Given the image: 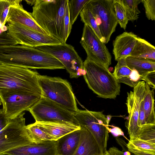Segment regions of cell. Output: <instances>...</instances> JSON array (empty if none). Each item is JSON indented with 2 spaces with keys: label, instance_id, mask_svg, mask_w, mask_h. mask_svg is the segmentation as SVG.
I'll return each instance as SVG.
<instances>
[{
  "label": "cell",
  "instance_id": "cell-31",
  "mask_svg": "<svg viewBox=\"0 0 155 155\" xmlns=\"http://www.w3.org/2000/svg\"><path fill=\"white\" fill-rule=\"evenodd\" d=\"M20 0H0V23L2 27L4 26L5 20L11 5L21 3Z\"/></svg>",
  "mask_w": 155,
  "mask_h": 155
},
{
  "label": "cell",
  "instance_id": "cell-42",
  "mask_svg": "<svg viewBox=\"0 0 155 155\" xmlns=\"http://www.w3.org/2000/svg\"><path fill=\"white\" fill-rule=\"evenodd\" d=\"M2 104V101H1V100L0 98V105H1Z\"/></svg>",
  "mask_w": 155,
  "mask_h": 155
},
{
  "label": "cell",
  "instance_id": "cell-20",
  "mask_svg": "<svg viewBox=\"0 0 155 155\" xmlns=\"http://www.w3.org/2000/svg\"><path fill=\"white\" fill-rule=\"evenodd\" d=\"M81 128L79 143L73 155H102L99 147L93 135L87 129Z\"/></svg>",
  "mask_w": 155,
  "mask_h": 155
},
{
  "label": "cell",
  "instance_id": "cell-37",
  "mask_svg": "<svg viewBox=\"0 0 155 155\" xmlns=\"http://www.w3.org/2000/svg\"><path fill=\"white\" fill-rule=\"evenodd\" d=\"M109 132L111 133L114 136L117 137L120 135H122L124 136L123 132L119 128L117 127H114L113 129L108 128Z\"/></svg>",
  "mask_w": 155,
  "mask_h": 155
},
{
  "label": "cell",
  "instance_id": "cell-33",
  "mask_svg": "<svg viewBox=\"0 0 155 155\" xmlns=\"http://www.w3.org/2000/svg\"><path fill=\"white\" fill-rule=\"evenodd\" d=\"M2 30H0V46L19 44V41L7 31L2 32Z\"/></svg>",
  "mask_w": 155,
  "mask_h": 155
},
{
  "label": "cell",
  "instance_id": "cell-17",
  "mask_svg": "<svg viewBox=\"0 0 155 155\" xmlns=\"http://www.w3.org/2000/svg\"><path fill=\"white\" fill-rule=\"evenodd\" d=\"M35 123L52 140L56 141L64 135L81 128L79 125L67 122H35Z\"/></svg>",
  "mask_w": 155,
  "mask_h": 155
},
{
  "label": "cell",
  "instance_id": "cell-9",
  "mask_svg": "<svg viewBox=\"0 0 155 155\" xmlns=\"http://www.w3.org/2000/svg\"><path fill=\"white\" fill-rule=\"evenodd\" d=\"M29 111L35 122H67L80 126L73 112L42 96Z\"/></svg>",
  "mask_w": 155,
  "mask_h": 155
},
{
  "label": "cell",
  "instance_id": "cell-8",
  "mask_svg": "<svg viewBox=\"0 0 155 155\" xmlns=\"http://www.w3.org/2000/svg\"><path fill=\"white\" fill-rule=\"evenodd\" d=\"M35 48L59 60L69 73L71 78H77L84 74V62L72 45L62 43L44 45Z\"/></svg>",
  "mask_w": 155,
  "mask_h": 155
},
{
  "label": "cell",
  "instance_id": "cell-22",
  "mask_svg": "<svg viewBox=\"0 0 155 155\" xmlns=\"http://www.w3.org/2000/svg\"><path fill=\"white\" fill-rule=\"evenodd\" d=\"M127 147V150L134 155H155V143L138 138L130 140Z\"/></svg>",
  "mask_w": 155,
  "mask_h": 155
},
{
  "label": "cell",
  "instance_id": "cell-36",
  "mask_svg": "<svg viewBox=\"0 0 155 155\" xmlns=\"http://www.w3.org/2000/svg\"><path fill=\"white\" fill-rule=\"evenodd\" d=\"M10 120L6 117L3 109H0V131L7 125Z\"/></svg>",
  "mask_w": 155,
  "mask_h": 155
},
{
  "label": "cell",
  "instance_id": "cell-3",
  "mask_svg": "<svg viewBox=\"0 0 155 155\" xmlns=\"http://www.w3.org/2000/svg\"><path fill=\"white\" fill-rule=\"evenodd\" d=\"M84 67L85 82L98 97L114 99L119 95L120 84L108 68L87 59L84 62Z\"/></svg>",
  "mask_w": 155,
  "mask_h": 155
},
{
  "label": "cell",
  "instance_id": "cell-34",
  "mask_svg": "<svg viewBox=\"0 0 155 155\" xmlns=\"http://www.w3.org/2000/svg\"><path fill=\"white\" fill-rule=\"evenodd\" d=\"M143 80L149 86L154 89L155 88V71L146 73L141 76Z\"/></svg>",
  "mask_w": 155,
  "mask_h": 155
},
{
  "label": "cell",
  "instance_id": "cell-24",
  "mask_svg": "<svg viewBox=\"0 0 155 155\" xmlns=\"http://www.w3.org/2000/svg\"><path fill=\"white\" fill-rule=\"evenodd\" d=\"M145 90L143 102L146 124H155L154 91L145 83Z\"/></svg>",
  "mask_w": 155,
  "mask_h": 155
},
{
  "label": "cell",
  "instance_id": "cell-25",
  "mask_svg": "<svg viewBox=\"0 0 155 155\" xmlns=\"http://www.w3.org/2000/svg\"><path fill=\"white\" fill-rule=\"evenodd\" d=\"M124 8L129 21L137 20L140 13L138 5L142 0H116Z\"/></svg>",
  "mask_w": 155,
  "mask_h": 155
},
{
  "label": "cell",
  "instance_id": "cell-40",
  "mask_svg": "<svg viewBox=\"0 0 155 155\" xmlns=\"http://www.w3.org/2000/svg\"><path fill=\"white\" fill-rule=\"evenodd\" d=\"M104 155H110L107 150V151L106 152V153Z\"/></svg>",
  "mask_w": 155,
  "mask_h": 155
},
{
  "label": "cell",
  "instance_id": "cell-21",
  "mask_svg": "<svg viewBox=\"0 0 155 155\" xmlns=\"http://www.w3.org/2000/svg\"><path fill=\"white\" fill-rule=\"evenodd\" d=\"M130 56L155 61V48L144 39L138 36Z\"/></svg>",
  "mask_w": 155,
  "mask_h": 155
},
{
  "label": "cell",
  "instance_id": "cell-14",
  "mask_svg": "<svg viewBox=\"0 0 155 155\" xmlns=\"http://www.w3.org/2000/svg\"><path fill=\"white\" fill-rule=\"evenodd\" d=\"M19 24L40 33L49 35L37 23L30 13L24 10L21 3L11 5L5 20V23Z\"/></svg>",
  "mask_w": 155,
  "mask_h": 155
},
{
  "label": "cell",
  "instance_id": "cell-39",
  "mask_svg": "<svg viewBox=\"0 0 155 155\" xmlns=\"http://www.w3.org/2000/svg\"><path fill=\"white\" fill-rule=\"evenodd\" d=\"M36 0H25V1L27 3L31 5H34L35 3Z\"/></svg>",
  "mask_w": 155,
  "mask_h": 155
},
{
  "label": "cell",
  "instance_id": "cell-27",
  "mask_svg": "<svg viewBox=\"0 0 155 155\" xmlns=\"http://www.w3.org/2000/svg\"><path fill=\"white\" fill-rule=\"evenodd\" d=\"M91 0H68L70 19L72 25L84 7Z\"/></svg>",
  "mask_w": 155,
  "mask_h": 155
},
{
  "label": "cell",
  "instance_id": "cell-4",
  "mask_svg": "<svg viewBox=\"0 0 155 155\" xmlns=\"http://www.w3.org/2000/svg\"><path fill=\"white\" fill-rule=\"evenodd\" d=\"M38 81L42 96L73 112L79 110L72 87L67 80L39 74Z\"/></svg>",
  "mask_w": 155,
  "mask_h": 155
},
{
  "label": "cell",
  "instance_id": "cell-23",
  "mask_svg": "<svg viewBox=\"0 0 155 155\" xmlns=\"http://www.w3.org/2000/svg\"><path fill=\"white\" fill-rule=\"evenodd\" d=\"M126 61L128 67L137 71L141 76L155 71V60L130 56L126 58Z\"/></svg>",
  "mask_w": 155,
  "mask_h": 155
},
{
  "label": "cell",
  "instance_id": "cell-32",
  "mask_svg": "<svg viewBox=\"0 0 155 155\" xmlns=\"http://www.w3.org/2000/svg\"><path fill=\"white\" fill-rule=\"evenodd\" d=\"M146 16L149 20H155V0H142Z\"/></svg>",
  "mask_w": 155,
  "mask_h": 155
},
{
  "label": "cell",
  "instance_id": "cell-26",
  "mask_svg": "<svg viewBox=\"0 0 155 155\" xmlns=\"http://www.w3.org/2000/svg\"><path fill=\"white\" fill-rule=\"evenodd\" d=\"M81 21L90 27L103 43L102 36L95 19L91 12L86 5L80 13Z\"/></svg>",
  "mask_w": 155,
  "mask_h": 155
},
{
  "label": "cell",
  "instance_id": "cell-19",
  "mask_svg": "<svg viewBox=\"0 0 155 155\" xmlns=\"http://www.w3.org/2000/svg\"><path fill=\"white\" fill-rule=\"evenodd\" d=\"M81 131V127L56 141L57 155H73L79 144Z\"/></svg>",
  "mask_w": 155,
  "mask_h": 155
},
{
  "label": "cell",
  "instance_id": "cell-2",
  "mask_svg": "<svg viewBox=\"0 0 155 155\" xmlns=\"http://www.w3.org/2000/svg\"><path fill=\"white\" fill-rule=\"evenodd\" d=\"M39 74L20 66L0 63V91H15L42 96Z\"/></svg>",
  "mask_w": 155,
  "mask_h": 155
},
{
  "label": "cell",
  "instance_id": "cell-12",
  "mask_svg": "<svg viewBox=\"0 0 155 155\" xmlns=\"http://www.w3.org/2000/svg\"><path fill=\"white\" fill-rule=\"evenodd\" d=\"M6 27L7 32L18 41L20 45L36 48L62 43L50 35L40 33L19 24L7 23Z\"/></svg>",
  "mask_w": 155,
  "mask_h": 155
},
{
  "label": "cell",
  "instance_id": "cell-28",
  "mask_svg": "<svg viewBox=\"0 0 155 155\" xmlns=\"http://www.w3.org/2000/svg\"><path fill=\"white\" fill-rule=\"evenodd\" d=\"M26 128L30 137L34 143L52 140L35 123L26 125Z\"/></svg>",
  "mask_w": 155,
  "mask_h": 155
},
{
  "label": "cell",
  "instance_id": "cell-10",
  "mask_svg": "<svg viewBox=\"0 0 155 155\" xmlns=\"http://www.w3.org/2000/svg\"><path fill=\"white\" fill-rule=\"evenodd\" d=\"M42 96L15 91H0V98L6 117L11 119L28 111Z\"/></svg>",
  "mask_w": 155,
  "mask_h": 155
},
{
  "label": "cell",
  "instance_id": "cell-11",
  "mask_svg": "<svg viewBox=\"0 0 155 155\" xmlns=\"http://www.w3.org/2000/svg\"><path fill=\"white\" fill-rule=\"evenodd\" d=\"M87 54L86 59L108 69L112 57L105 44L102 42L91 28L84 24L80 41Z\"/></svg>",
  "mask_w": 155,
  "mask_h": 155
},
{
  "label": "cell",
  "instance_id": "cell-30",
  "mask_svg": "<svg viewBox=\"0 0 155 155\" xmlns=\"http://www.w3.org/2000/svg\"><path fill=\"white\" fill-rule=\"evenodd\" d=\"M116 16L120 27L125 30L129 21L125 11L123 7L116 0H114Z\"/></svg>",
  "mask_w": 155,
  "mask_h": 155
},
{
  "label": "cell",
  "instance_id": "cell-41",
  "mask_svg": "<svg viewBox=\"0 0 155 155\" xmlns=\"http://www.w3.org/2000/svg\"><path fill=\"white\" fill-rule=\"evenodd\" d=\"M143 155H155L152 154H144Z\"/></svg>",
  "mask_w": 155,
  "mask_h": 155
},
{
  "label": "cell",
  "instance_id": "cell-5",
  "mask_svg": "<svg viewBox=\"0 0 155 155\" xmlns=\"http://www.w3.org/2000/svg\"><path fill=\"white\" fill-rule=\"evenodd\" d=\"M73 113L80 126L87 129L93 135L102 155H104L107 151L109 124L103 112L79 110Z\"/></svg>",
  "mask_w": 155,
  "mask_h": 155
},
{
  "label": "cell",
  "instance_id": "cell-15",
  "mask_svg": "<svg viewBox=\"0 0 155 155\" xmlns=\"http://www.w3.org/2000/svg\"><path fill=\"white\" fill-rule=\"evenodd\" d=\"M7 155H57L56 142L47 140L23 146L5 152Z\"/></svg>",
  "mask_w": 155,
  "mask_h": 155
},
{
  "label": "cell",
  "instance_id": "cell-7",
  "mask_svg": "<svg viewBox=\"0 0 155 155\" xmlns=\"http://www.w3.org/2000/svg\"><path fill=\"white\" fill-rule=\"evenodd\" d=\"M86 5L95 19L103 43H107L118 24L114 0H91Z\"/></svg>",
  "mask_w": 155,
  "mask_h": 155
},
{
  "label": "cell",
  "instance_id": "cell-35",
  "mask_svg": "<svg viewBox=\"0 0 155 155\" xmlns=\"http://www.w3.org/2000/svg\"><path fill=\"white\" fill-rule=\"evenodd\" d=\"M143 98L140 101L139 112L138 125L140 127L146 124L143 107Z\"/></svg>",
  "mask_w": 155,
  "mask_h": 155
},
{
  "label": "cell",
  "instance_id": "cell-16",
  "mask_svg": "<svg viewBox=\"0 0 155 155\" xmlns=\"http://www.w3.org/2000/svg\"><path fill=\"white\" fill-rule=\"evenodd\" d=\"M138 37L132 32H124L116 37L113 44V53L116 61L130 56Z\"/></svg>",
  "mask_w": 155,
  "mask_h": 155
},
{
  "label": "cell",
  "instance_id": "cell-6",
  "mask_svg": "<svg viewBox=\"0 0 155 155\" xmlns=\"http://www.w3.org/2000/svg\"><path fill=\"white\" fill-rule=\"evenodd\" d=\"M25 113L11 119L0 131V155L6 152L34 143L26 130Z\"/></svg>",
  "mask_w": 155,
  "mask_h": 155
},
{
  "label": "cell",
  "instance_id": "cell-29",
  "mask_svg": "<svg viewBox=\"0 0 155 155\" xmlns=\"http://www.w3.org/2000/svg\"><path fill=\"white\" fill-rule=\"evenodd\" d=\"M137 138L155 143V124H146L142 127Z\"/></svg>",
  "mask_w": 155,
  "mask_h": 155
},
{
  "label": "cell",
  "instance_id": "cell-13",
  "mask_svg": "<svg viewBox=\"0 0 155 155\" xmlns=\"http://www.w3.org/2000/svg\"><path fill=\"white\" fill-rule=\"evenodd\" d=\"M145 84L144 81H140L134 87L133 91L127 92L126 104L129 116L125 122V126L130 140L137 137L141 130V127L138 125L139 112L140 101L145 94Z\"/></svg>",
  "mask_w": 155,
  "mask_h": 155
},
{
  "label": "cell",
  "instance_id": "cell-18",
  "mask_svg": "<svg viewBox=\"0 0 155 155\" xmlns=\"http://www.w3.org/2000/svg\"><path fill=\"white\" fill-rule=\"evenodd\" d=\"M112 73L117 81L134 87L143 78L137 71L132 70L127 65L126 58L118 59Z\"/></svg>",
  "mask_w": 155,
  "mask_h": 155
},
{
  "label": "cell",
  "instance_id": "cell-1",
  "mask_svg": "<svg viewBox=\"0 0 155 155\" xmlns=\"http://www.w3.org/2000/svg\"><path fill=\"white\" fill-rule=\"evenodd\" d=\"M30 13L37 23L49 35L62 43L64 21L69 11L68 0H36Z\"/></svg>",
  "mask_w": 155,
  "mask_h": 155
},
{
  "label": "cell",
  "instance_id": "cell-38",
  "mask_svg": "<svg viewBox=\"0 0 155 155\" xmlns=\"http://www.w3.org/2000/svg\"><path fill=\"white\" fill-rule=\"evenodd\" d=\"M110 155H124L123 152L115 147H110L107 150ZM131 155H134L131 153Z\"/></svg>",
  "mask_w": 155,
  "mask_h": 155
}]
</instances>
